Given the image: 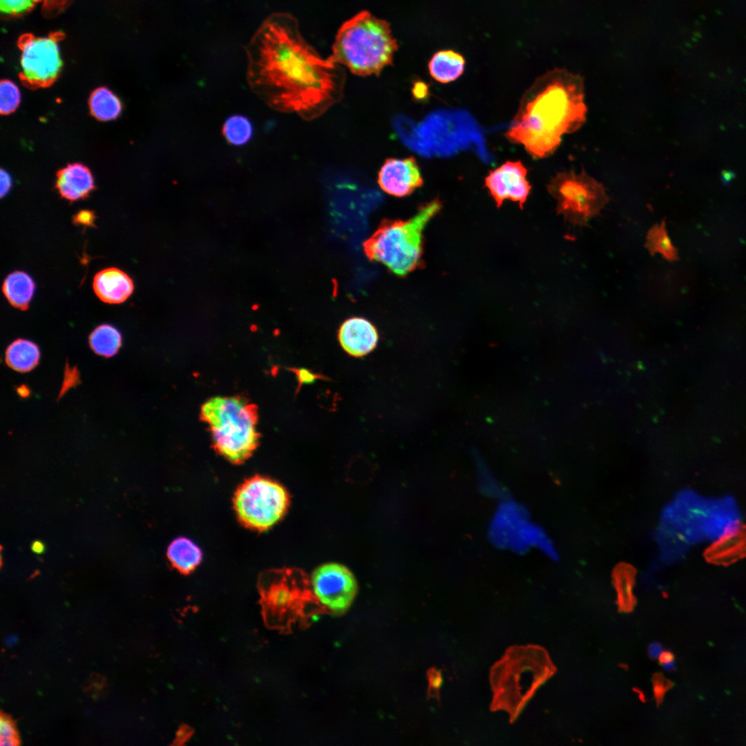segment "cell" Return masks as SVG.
Listing matches in <instances>:
<instances>
[{"mask_svg": "<svg viewBox=\"0 0 746 746\" xmlns=\"http://www.w3.org/2000/svg\"><path fill=\"white\" fill-rule=\"evenodd\" d=\"M508 665V661L504 658L492 667L490 673V682L494 692L499 690L502 682L507 676Z\"/></svg>", "mask_w": 746, "mask_h": 746, "instance_id": "cell-31", "label": "cell"}, {"mask_svg": "<svg viewBox=\"0 0 746 746\" xmlns=\"http://www.w3.org/2000/svg\"><path fill=\"white\" fill-rule=\"evenodd\" d=\"M0 742L1 746H15L19 744L17 738L1 737Z\"/></svg>", "mask_w": 746, "mask_h": 746, "instance_id": "cell-41", "label": "cell"}, {"mask_svg": "<svg viewBox=\"0 0 746 746\" xmlns=\"http://www.w3.org/2000/svg\"><path fill=\"white\" fill-rule=\"evenodd\" d=\"M35 290V283L26 272L15 271L7 276L3 285V293L14 307L20 310L28 309Z\"/></svg>", "mask_w": 746, "mask_h": 746, "instance_id": "cell-18", "label": "cell"}, {"mask_svg": "<svg viewBox=\"0 0 746 746\" xmlns=\"http://www.w3.org/2000/svg\"><path fill=\"white\" fill-rule=\"evenodd\" d=\"M661 665L662 666V667L664 668V670L668 671H673V670H674L676 669V664H675L674 661L667 662V663H665V664H661Z\"/></svg>", "mask_w": 746, "mask_h": 746, "instance_id": "cell-43", "label": "cell"}, {"mask_svg": "<svg viewBox=\"0 0 746 746\" xmlns=\"http://www.w3.org/2000/svg\"><path fill=\"white\" fill-rule=\"evenodd\" d=\"M88 341L90 348L95 354L109 358L117 353L122 339L120 332L115 327L103 324L90 333Z\"/></svg>", "mask_w": 746, "mask_h": 746, "instance_id": "cell-23", "label": "cell"}, {"mask_svg": "<svg viewBox=\"0 0 746 746\" xmlns=\"http://www.w3.org/2000/svg\"><path fill=\"white\" fill-rule=\"evenodd\" d=\"M658 658L660 664L674 661L673 654L668 651H663Z\"/></svg>", "mask_w": 746, "mask_h": 746, "instance_id": "cell-39", "label": "cell"}, {"mask_svg": "<svg viewBox=\"0 0 746 746\" xmlns=\"http://www.w3.org/2000/svg\"><path fill=\"white\" fill-rule=\"evenodd\" d=\"M19 641V636L17 634L9 635L5 640V643L8 647H13Z\"/></svg>", "mask_w": 746, "mask_h": 746, "instance_id": "cell-42", "label": "cell"}, {"mask_svg": "<svg viewBox=\"0 0 746 746\" xmlns=\"http://www.w3.org/2000/svg\"><path fill=\"white\" fill-rule=\"evenodd\" d=\"M247 56L249 84L274 110L312 120L343 97L345 76L339 64L311 48L289 15L267 18L249 43Z\"/></svg>", "mask_w": 746, "mask_h": 746, "instance_id": "cell-1", "label": "cell"}, {"mask_svg": "<svg viewBox=\"0 0 746 746\" xmlns=\"http://www.w3.org/2000/svg\"><path fill=\"white\" fill-rule=\"evenodd\" d=\"M440 207L434 200L408 220H383L363 243L366 256L399 276L414 270L421 259L423 231Z\"/></svg>", "mask_w": 746, "mask_h": 746, "instance_id": "cell-6", "label": "cell"}, {"mask_svg": "<svg viewBox=\"0 0 746 746\" xmlns=\"http://www.w3.org/2000/svg\"><path fill=\"white\" fill-rule=\"evenodd\" d=\"M659 575V564L658 563L650 566L644 572L643 581L647 586H655L658 584Z\"/></svg>", "mask_w": 746, "mask_h": 746, "instance_id": "cell-35", "label": "cell"}, {"mask_svg": "<svg viewBox=\"0 0 746 746\" xmlns=\"http://www.w3.org/2000/svg\"><path fill=\"white\" fill-rule=\"evenodd\" d=\"M378 183L385 193L403 197L421 187L423 180L415 158L410 157L385 160L379 171Z\"/></svg>", "mask_w": 746, "mask_h": 746, "instance_id": "cell-13", "label": "cell"}, {"mask_svg": "<svg viewBox=\"0 0 746 746\" xmlns=\"http://www.w3.org/2000/svg\"><path fill=\"white\" fill-rule=\"evenodd\" d=\"M233 501L238 519L243 526L264 531L283 517L289 497L286 489L279 483L256 475L239 486Z\"/></svg>", "mask_w": 746, "mask_h": 746, "instance_id": "cell-7", "label": "cell"}, {"mask_svg": "<svg viewBox=\"0 0 746 746\" xmlns=\"http://www.w3.org/2000/svg\"><path fill=\"white\" fill-rule=\"evenodd\" d=\"M338 338L347 354L361 357L374 350L379 335L376 327L369 321L361 317H352L343 323Z\"/></svg>", "mask_w": 746, "mask_h": 746, "instance_id": "cell-14", "label": "cell"}, {"mask_svg": "<svg viewBox=\"0 0 746 746\" xmlns=\"http://www.w3.org/2000/svg\"><path fill=\"white\" fill-rule=\"evenodd\" d=\"M645 247L652 256L658 253L667 260L671 262L678 260V251L668 236L664 221L654 224L649 230Z\"/></svg>", "mask_w": 746, "mask_h": 746, "instance_id": "cell-25", "label": "cell"}, {"mask_svg": "<svg viewBox=\"0 0 746 746\" xmlns=\"http://www.w3.org/2000/svg\"><path fill=\"white\" fill-rule=\"evenodd\" d=\"M465 59L452 50H442L434 54L428 64L429 73L437 82L446 84L455 81L463 73Z\"/></svg>", "mask_w": 746, "mask_h": 746, "instance_id": "cell-19", "label": "cell"}, {"mask_svg": "<svg viewBox=\"0 0 746 746\" xmlns=\"http://www.w3.org/2000/svg\"><path fill=\"white\" fill-rule=\"evenodd\" d=\"M704 556L709 563L727 566L746 557V526L738 524L707 548Z\"/></svg>", "mask_w": 746, "mask_h": 746, "instance_id": "cell-17", "label": "cell"}, {"mask_svg": "<svg viewBox=\"0 0 746 746\" xmlns=\"http://www.w3.org/2000/svg\"><path fill=\"white\" fill-rule=\"evenodd\" d=\"M222 133L227 142L239 146L247 143L252 136L253 128L250 121L245 116L236 115L229 117L224 122Z\"/></svg>", "mask_w": 746, "mask_h": 746, "instance_id": "cell-26", "label": "cell"}, {"mask_svg": "<svg viewBox=\"0 0 746 746\" xmlns=\"http://www.w3.org/2000/svg\"><path fill=\"white\" fill-rule=\"evenodd\" d=\"M488 533L497 547L518 553L534 547L551 558L557 557V551L547 534L531 522L527 510L515 501L505 500L499 506Z\"/></svg>", "mask_w": 746, "mask_h": 746, "instance_id": "cell-9", "label": "cell"}, {"mask_svg": "<svg viewBox=\"0 0 746 746\" xmlns=\"http://www.w3.org/2000/svg\"><path fill=\"white\" fill-rule=\"evenodd\" d=\"M62 38L61 32H55L44 37L24 34L19 39V79L26 87L46 88L57 80L63 66L59 46Z\"/></svg>", "mask_w": 746, "mask_h": 746, "instance_id": "cell-10", "label": "cell"}, {"mask_svg": "<svg viewBox=\"0 0 746 746\" xmlns=\"http://www.w3.org/2000/svg\"><path fill=\"white\" fill-rule=\"evenodd\" d=\"M648 654L652 659H657L663 651L662 646L657 642H651L648 647Z\"/></svg>", "mask_w": 746, "mask_h": 746, "instance_id": "cell-37", "label": "cell"}, {"mask_svg": "<svg viewBox=\"0 0 746 746\" xmlns=\"http://www.w3.org/2000/svg\"><path fill=\"white\" fill-rule=\"evenodd\" d=\"M40 352L38 346L32 341L18 338L12 341L6 350V364L12 370L19 372H27L34 369L39 363Z\"/></svg>", "mask_w": 746, "mask_h": 746, "instance_id": "cell-21", "label": "cell"}, {"mask_svg": "<svg viewBox=\"0 0 746 746\" xmlns=\"http://www.w3.org/2000/svg\"><path fill=\"white\" fill-rule=\"evenodd\" d=\"M0 181H1V197L5 196L10 191L12 185V180L10 175L3 169H1L0 171Z\"/></svg>", "mask_w": 746, "mask_h": 746, "instance_id": "cell-36", "label": "cell"}, {"mask_svg": "<svg viewBox=\"0 0 746 746\" xmlns=\"http://www.w3.org/2000/svg\"><path fill=\"white\" fill-rule=\"evenodd\" d=\"M200 419L209 428L215 450L230 462L243 463L259 444L257 406L240 396H218L205 402Z\"/></svg>", "mask_w": 746, "mask_h": 746, "instance_id": "cell-4", "label": "cell"}, {"mask_svg": "<svg viewBox=\"0 0 746 746\" xmlns=\"http://www.w3.org/2000/svg\"><path fill=\"white\" fill-rule=\"evenodd\" d=\"M41 1L0 0V10L6 16H18L31 10Z\"/></svg>", "mask_w": 746, "mask_h": 746, "instance_id": "cell-28", "label": "cell"}, {"mask_svg": "<svg viewBox=\"0 0 746 746\" xmlns=\"http://www.w3.org/2000/svg\"><path fill=\"white\" fill-rule=\"evenodd\" d=\"M31 550L36 554H41L45 551V546L41 541H35L31 544Z\"/></svg>", "mask_w": 746, "mask_h": 746, "instance_id": "cell-40", "label": "cell"}, {"mask_svg": "<svg viewBox=\"0 0 746 746\" xmlns=\"http://www.w3.org/2000/svg\"><path fill=\"white\" fill-rule=\"evenodd\" d=\"M166 555L171 565L182 574H189L200 563L202 551L185 537L174 539L168 546Z\"/></svg>", "mask_w": 746, "mask_h": 746, "instance_id": "cell-20", "label": "cell"}, {"mask_svg": "<svg viewBox=\"0 0 746 746\" xmlns=\"http://www.w3.org/2000/svg\"><path fill=\"white\" fill-rule=\"evenodd\" d=\"M652 681L654 695L659 703L662 701L665 692L672 686V683L660 673L653 675Z\"/></svg>", "mask_w": 746, "mask_h": 746, "instance_id": "cell-32", "label": "cell"}, {"mask_svg": "<svg viewBox=\"0 0 746 746\" xmlns=\"http://www.w3.org/2000/svg\"><path fill=\"white\" fill-rule=\"evenodd\" d=\"M397 44L388 22L363 11L338 30L329 58L357 75L379 74L391 64Z\"/></svg>", "mask_w": 746, "mask_h": 746, "instance_id": "cell-3", "label": "cell"}, {"mask_svg": "<svg viewBox=\"0 0 746 746\" xmlns=\"http://www.w3.org/2000/svg\"><path fill=\"white\" fill-rule=\"evenodd\" d=\"M289 371L295 374L298 386L296 391L297 394L303 385L314 383L316 380H329V378L320 373L313 372L312 370L303 367H288Z\"/></svg>", "mask_w": 746, "mask_h": 746, "instance_id": "cell-30", "label": "cell"}, {"mask_svg": "<svg viewBox=\"0 0 746 746\" xmlns=\"http://www.w3.org/2000/svg\"><path fill=\"white\" fill-rule=\"evenodd\" d=\"M55 186L61 197L70 202L86 198L95 188L90 169L81 163L69 164L59 169Z\"/></svg>", "mask_w": 746, "mask_h": 746, "instance_id": "cell-16", "label": "cell"}, {"mask_svg": "<svg viewBox=\"0 0 746 746\" xmlns=\"http://www.w3.org/2000/svg\"><path fill=\"white\" fill-rule=\"evenodd\" d=\"M479 486L481 487V491L487 495L494 497H504L505 493L504 490L498 485L495 480L492 479L490 472L483 463H479Z\"/></svg>", "mask_w": 746, "mask_h": 746, "instance_id": "cell-29", "label": "cell"}, {"mask_svg": "<svg viewBox=\"0 0 746 746\" xmlns=\"http://www.w3.org/2000/svg\"><path fill=\"white\" fill-rule=\"evenodd\" d=\"M85 713H86V715H90L91 714V711L90 709H86Z\"/></svg>", "mask_w": 746, "mask_h": 746, "instance_id": "cell-44", "label": "cell"}, {"mask_svg": "<svg viewBox=\"0 0 746 746\" xmlns=\"http://www.w3.org/2000/svg\"><path fill=\"white\" fill-rule=\"evenodd\" d=\"M547 189L557 201V213L575 226L586 225L610 200L602 184L584 172H560Z\"/></svg>", "mask_w": 746, "mask_h": 746, "instance_id": "cell-8", "label": "cell"}, {"mask_svg": "<svg viewBox=\"0 0 746 746\" xmlns=\"http://www.w3.org/2000/svg\"><path fill=\"white\" fill-rule=\"evenodd\" d=\"M613 577L619 609L624 612L632 611L635 604L633 589L636 580L634 570L630 566L622 564L614 571Z\"/></svg>", "mask_w": 746, "mask_h": 746, "instance_id": "cell-24", "label": "cell"}, {"mask_svg": "<svg viewBox=\"0 0 746 746\" xmlns=\"http://www.w3.org/2000/svg\"><path fill=\"white\" fill-rule=\"evenodd\" d=\"M526 174L527 169L520 161H507L490 171L485 178V186L497 207L504 200H510L522 207L531 189Z\"/></svg>", "mask_w": 746, "mask_h": 746, "instance_id": "cell-12", "label": "cell"}, {"mask_svg": "<svg viewBox=\"0 0 746 746\" xmlns=\"http://www.w3.org/2000/svg\"><path fill=\"white\" fill-rule=\"evenodd\" d=\"M0 734L1 737L17 738V733L10 718L1 714L0 718Z\"/></svg>", "mask_w": 746, "mask_h": 746, "instance_id": "cell-34", "label": "cell"}, {"mask_svg": "<svg viewBox=\"0 0 746 746\" xmlns=\"http://www.w3.org/2000/svg\"><path fill=\"white\" fill-rule=\"evenodd\" d=\"M93 290L104 303L119 304L133 294L134 283L124 271L116 267H109L95 274L93 282Z\"/></svg>", "mask_w": 746, "mask_h": 746, "instance_id": "cell-15", "label": "cell"}, {"mask_svg": "<svg viewBox=\"0 0 746 746\" xmlns=\"http://www.w3.org/2000/svg\"><path fill=\"white\" fill-rule=\"evenodd\" d=\"M312 593L328 611L341 614L352 605L357 592V583L352 572L336 563L318 567L311 577Z\"/></svg>", "mask_w": 746, "mask_h": 746, "instance_id": "cell-11", "label": "cell"}, {"mask_svg": "<svg viewBox=\"0 0 746 746\" xmlns=\"http://www.w3.org/2000/svg\"><path fill=\"white\" fill-rule=\"evenodd\" d=\"M430 686L439 688L441 683V676L435 669H431L428 673Z\"/></svg>", "mask_w": 746, "mask_h": 746, "instance_id": "cell-38", "label": "cell"}, {"mask_svg": "<svg viewBox=\"0 0 746 746\" xmlns=\"http://www.w3.org/2000/svg\"><path fill=\"white\" fill-rule=\"evenodd\" d=\"M96 216L91 210H81L73 218V222L77 225L84 227H95Z\"/></svg>", "mask_w": 746, "mask_h": 746, "instance_id": "cell-33", "label": "cell"}, {"mask_svg": "<svg viewBox=\"0 0 746 746\" xmlns=\"http://www.w3.org/2000/svg\"><path fill=\"white\" fill-rule=\"evenodd\" d=\"M738 524L736 509L729 501H708L684 490L664 506L658 527L689 546L704 538H719Z\"/></svg>", "mask_w": 746, "mask_h": 746, "instance_id": "cell-5", "label": "cell"}, {"mask_svg": "<svg viewBox=\"0 0 746 746\" xmlns=\"http://www.w3.org/2000/svg\"><path fill=\"white\" fill-rule=\"evenodd\" d=\"M20 92L16 84L10 80L2 79L0 83V112L9 115L19 105Z\"/></svg>", "mask_w": 746, "mask_h": 746, "instance_id": "cell-27", "label": "cell"}, {"mask_svg": "<svg viewBox=\"0 0 746 746\" xmlns=\"http://www.w3.org/2000/svg\"><path fill=\"white\" fill-rule=\"evenodd\" d=\"M91 115L99 121H110L117 118L122 112L119 99L106 87L95 89L88 99Z\"/></svg>", "mask_w": 746, "mask_h": 746, "instance_id": "cell-22", "label": "cell"}, {"mask_svg": "<svg viewBox=\"0 0 746 746\" xmlns=\"http://www.w3.org/2000/svg\"><path fill=\"white\" fill-rule=\"evenodd\" d=\"M582 77L555 68L537 77L519 102L507 131V140L522 145L533 158L552 155L562 136L578 130L585 122Z\"/></svg>", "mask_w": 746, "mask_h": 746, "instance_id": "cell-2", "label": "cell"}]
</instances>
